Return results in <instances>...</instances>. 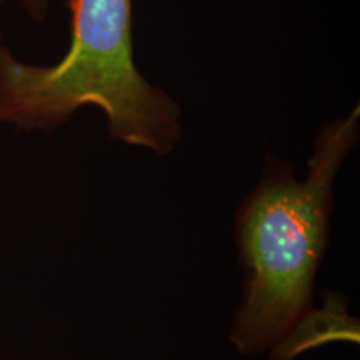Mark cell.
Returning <instances> with one entry per match:
<instances>
[{
  "mask_svg": "<svg viewBox=\"0 0 360 360\" xmlns=\"http://www.w3.org/2000/svg\"><path fill=\"white\" fill-rule=\"evenodd\" d=\"M6 0H0V7L4 6ZM22 7L25 8V12L29 13V17L35 22H44L45 17L49 13V6H51V0H20ZM2 40V39H0Z\"/></svg>",
  "mask_w": 360,
  "mask_h": 360,
  "instance_id": "3957f363",
  "label": "cell"
},
{
  "mask_svg": "<svg viewBox=\"0 0 360 360\" xmlns=\"http://www.w3.org/2000/svg\"><path fill=\"white\" fill-rule=\"evenodd\" d=\"M70 44L56 64H29L0 40V124L49 132L94 107L110 139L167 155L182 141V107L134 58L132 0H69Z\"/></svg>",
  "mask_w": 360,
  "mask_h": 360,
  "instance_id": "7a4b0ae2",
  "label": "cell"
},
{
  "mask_svg": "<svg viewBox=\"0 0 360 360\" xmlns=\"http://www.w3.org/2000/svg\"><path fill=\"white\" fill-rule=\"evenodd\" d=\"M359 135V105L323 124L300 180L289 162L267 155L257 186L237 209L244 290L231 342L240 354L292 360L337 332L330 323L342 321L344 309H315L314 287L328 247L335 179Z\"/></svg>",
  "mask_w": 360,
  "mask_h": 360,
  "instance_id": "6da1fadb",
  "label": "cell"
}]
</instances>
